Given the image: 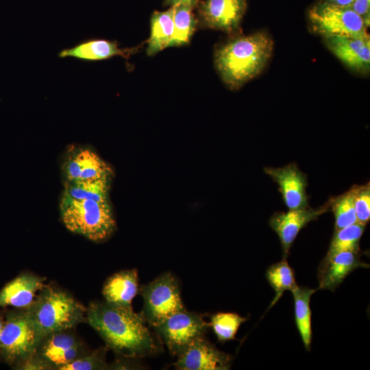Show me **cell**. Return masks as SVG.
<instances>
[{
  "label": "cell",
  "instance_id": "cell-1",
  "mask_svg": "<svg viewBox=\"0 0 370 370\" xmlns=\"http://www.w3.org/2000/svg\"><path fill=\"white\" fill-rule=\"evenodd\" d=\"M86 316V323L99 334L106 347L121 356L136 359L160 351L143 315L132 307L91 302Z\"/></svg>",
  "mask_w": 370,
  "mask_h": 370
},
{
  "label": "cell",
  "instance_id": "cell-2",
  "mask_svg": "<svg viewBox=\"0 0 370 370\" xmlns=\"http://www.w3.org/2000/svg\"><path fill=\"white\" fill-rule=\"evenodd\" d=\"M273 50V41L265 32L238 36L215 51V67L223 82L237 89L262 73Z\"/></svg>",
  "mask_w": 370,
  "mask_h": 370
},
{
  "label": "cell",
  "instance_id": "cell-3",
  "mask_svg": "<svg viewBox=\"0 0 370 370\" xmlns=\"http://www.w3.org/2000/svg\"><path fill=\"white\" fill-rule=\"evenodd\" d=\"M41 338L86 323V307L66 291L45 285L25 308Z\"/></svg>",
  "mask_w": 370,
  "mask_h": 370
},
{
  "label": "cell",
  "instance_id": "cell-4",
  "mask_svg": "<svg viewBox=\"0 0 370 370\" xmlns=\"http://www.w3.org/2000/svg\"><path fill=\"white\" fill-rule=\"evenodd\" d=\"M60 212L68 230L95 243L108 240L116 228L109 201L77 199L62 195Z\"/></svg>",
  "mask_w": 370,
  "mask_h": 370
},
{
  "label": "cell",
  "instance_id": "cell-5",
  "mask_svg": "<svg viewBox=\"0 0 370 370\" xmlns=\"http://www.w3.org/2000/svg\"><path fill=\"white\" fill-rule=\"evenodd\" d=\"M26 309L8 313L0 338V353L15 366L33 356L41 340Z\"/></svg>",
  "mask_w": 370,
  "mask_h": 370
},
{
  "label": "cell",
  "instance_id": "cell-6",
  "mask_svg": "<svg viewBox=\"0 0 370 370\" xmlns=\"http://www.w3.org/2000/svg\"><path fill=\"white\" fill-rule=\"evenodd\" d=\"M138 293L144 300L140 313L145 323L153 327L185 308L177 281L169 272L164 273L154 280L140 286Z\"/></svg>",
  "mask_w": 370,
  "mask_h": 370
},
{
  "label": "cell",
  "instance_id": "cell-7",
  "mask_svg": "<svg viewBox=\"0 0 370 370\" xmlns=\"http://www.w3.org/2000/svg\"><path fill=\"white\" fill-rule=\"evenodd\" d=\"M308 18L312 29L323 37H369L364 20L350 7L321 1L309 10Z\"/></svg>",
  "mask_w": 370,
  "mask_h": 370
},
{
  "label": "cell",
  "instance_id": "cell-8",
  "mask_svg": "<svg viewBox=\"0 0 370 370\" xmlns=\"http://www.w3.org/2000/svg\"><path fill=\"white\" fill-rule=\"evenodd\" d=\"M210 327L201 314L184 308L153 328L169 352L179 356L193 341L204 336Z\"/></svg>",
  "mask_w": 370,
  "mask_h": 370
},
{
  "label": "cell",
  "instance_id": "cell-9",
  "mask_svg": "<svg viewBox=\"0 0 370 370\" xmlns=\"http://www.w3.org/2000/svg\"><path fill=\"white\" fill-rule=\"evenodd\" d=\"M195 7L201 26L232 34L239 29L247 0L198 1Z\"/></svg>",
  "mask_w": 370,
  "mask_h": 370
},
{
  "label": "cell",
  "instance_id": "cell-10",
  "mask_svg": "<svg viewBox=\"0 0 370 370\" xmlns=\"http://www.w3.org/2000/svg\"><path fill=\"white\" fill-rule=\"evenodd\" d=\"M87 353L81 342L68 330L44 336L35 355L49 367V370H59L61 367Z\"/></svg>",
  "mask_w": 370,
  "mask_h": 370
},
{
  "label": "cell",
  "instance_id": "cell-11",
  "mask_svg": "<svg viewBox=\"0 0 370 370\" xmlns=\"http://www.w3.org/2000/svg\"><path fill=\"white\" fill-rule=\"evenodd\" d=\"M65 182L111 178L110 166L97 153L86 147L68 149L62 166Z\"/></svg>",
  "mask_w": 370,
  "mask_h": 370
},
{
  "label": "cell",
  "instance_id": "cell-12",
  "mask_svg": "<svg viewBox=\"0 0 370 370\" xmlns=\"http://www.w3.org/2000/svg\"><path fill=\"white\" fill-rule=\"evenodd\" d=\"M174 366L180 370H227L231 366V356L203 336L193 341L177 356Z\"/></svg>",
  "mask_w": 370,
  "mask_h": 370
},
{
  "label": "cell",
  "instance_id": "cell-13",
  "mask_svg": "<svg viewBox=\"0 0 370 370\" xmlns=\"http://www.w3.org/2000/svg\"><path fill=\"white\" fill-rule=\"evenodd\" d=\"M329 204L319 208H304L288 210L287 212H276L270 219L269 225L278 234L286 259L299 231L310 222L328 211Z\"/></svg>",
  "mask_w": 370,
  "mask_h": 370
},
{
  "label": "cell",
  "instance_id": "cell-14",
  "mask_svg": "<svg viewBox=\"0 0 370 370\" xmlns=\"http://www.w3.org/2000/svg\"><path fill=\"white\" fill-rule=\"evenodd\" d=\"M264 173L276 182L288 210L308 207L306 176L295 164L281 168L265 167Z\"/></svg>",
  "mask_w": 370,
  "mask_h": 370
},
{
  "label": "cell",
  "instance_id": "cell-15",
  "mask_svg": "<svg viewBox=\"0 0 370 370\" xmlns=\"http://www.w3.org/2000/svg\"><path fill=\"white\" fill-rule=\"evenodd\" d=\"M329 50L349 69L367 74L370 69V40L341 36L324 37Z\"/></svg>",
  "mask_w": 370,
  "mask_h": 370
},
{
  "label": "cell",
  "instance_id": "cell-16",
  "mask_svg": "<svg viewBox=\"0 0 370 370\" xmlns=\"http://www.w3.org/2000/svg\"><path fill=\"white\" fill-rule=\"evenodd\" d=\"M369 267L359 258L358 253L346 251L326 255L318 269L319 288L334 291L353 271Z\"/></svg>",
  "mask_w": 370,
  "mask_h": 370
},
{
  "label": "cell",
  "instance_id": "cell-17",
  "mask_svg": "<svg viewBox=\"0 0 370 370\" xmlns=\"http://www.w3.org/2000/svg\"><path fill=\"white\" fill-rule=\"evenodd\" d=\"M45 278L32 273L19 275L0 291V307L27 308L45 285Z\"/></svg>",
  "mask_w": 370,
  "mask_h": 370
},
{
  "label": "cell",
  "instance_id": "cell-18",
  "mask_svg": "<svg viewBox=\"0 0 370 370\" xmlns=\"http://www.w3.org/2000/svg\"><path fill=\"white\" fill-rule=\"evenodd\" d=\"M137 51L136 48L121 49L116 40L89 39L62 50L60 58H74L84 61H97L120 56L128 58Z\"/></svg>",
  "mask_w": 370,
  "mask_h": 370
},
{
  "label": "cell",
  "instance_id": "cell-19",
  "mask_svg": "<svg viewBox=\"0 0 370 370\" xmlns=\"http://www.w3.org/2000/svg\"><path fill=\"white\" fill-rule=\"evenodd\" d=\"M139 289L137 269H126L115 273L106 280L102 294L106 301L110 304L132 307V301Z\"/></svg>",
  "mask_w": 370,
  "mask_h": 370
},
{
  "label": "cell",
  "instance_id": "cell-20",
  "mask_svg": "<svg viewBox=\"0 0 370 370\" xmlns=\"http://www.w3.org/2000/svg\"><path fill=\"white\" fill-rule=\"evenodd\" d=\"M174 7L166 11H155L151 17V34L147 40V54L154 56L169 47L174 29Z\"/></svg>",
  "mask_w": 370,
  "mask_h": 370
},
{
  "label": "cell",
  "instance_id": "cell-21",
  "mask_svg": "<svg viewBox=\"0 0 370 370\" xmlns=\"http://www.w3.org/2000/svg\"><path fill=\"white\" fill-rule=\"evenodd\" d=\"M317 289L300 287L297 285L291 291L294 299L296 325L307 350L310 349L312 341L310 301L312 295Z\"/></svg>",
  "mask_w": 370,
  "mask_h": 370
},
{
  "label": "cell",
  "instance_id": "cell-22",
  "mask_svg": "<svg viewBox=\"0 0 370 370\" xmlns=\"http://www.w3.org/2000/svg\"><path fill=\"white\" fill-rule=\"evenodd\" d=\"M111 178L64 182L63 195L77 199L109 201Z\"/></svg>",
  "mask_w": 370,
  "mask_h": 370
},
{
  "label": "cell",
  "instance_id": "cell-23",
  "mask_svg": "<svg viewBox=\"0 0 370 370\" xmlns=\"http://www.w3.org/2000/svg\"><path fill=\"white\" fill-rule=\"evenodd\" d=\"M173 7L174 29L169 47H181L189 43L198 21L193 12L195 7L185 3H179Z\"/></svg>",
  "mask_w": 370,
  "mask_h": 370
},
{
  "label": "cell",
  "instance_id": "cell-24",
  "mask_svg": "<svg viewBox=\"0 0 370 370\" xmlns=\"http://www.w3.org/2000/svg\"><path fill=\"white\" fill-rule=\"evenodd\" d=\"M266 278L275 292V296L269 308L280 299L285 291H291L297 286L293 271L286 260L284 258L282 261L272 264L267 269Z\"/></svg>",
  "mask_w": 370,
  "mask_h": 370
},
{
  "label": "cell",
  "instance_id": "cell-25",
  "mask_svg": "<svg viewBox=\"0 0 370 370\" xmlns=\"http://www.w3.org/2000/svg\"><path fill=\"white\" fill-rule=\"evenodd\" d=\"M365 227V225L356 223L335 230L326 255L346 251L359 253V243Z\"/></svg>",
  "mask_w": 370,
  "mask_h": 370
},
{
  "label": "cell",
  "instance_id": "cell-26",
  "mask_svg": "<svg viewBox=\"0 0 370 370\" xmlns=\"http://www.w3.org/2000/svg\"><path fill=\"white\" fill-rule=\"evenodd\" d=\"M354 186L328 202L335 217V230L358 223L354 208Z\"/></svg>",
  "mask_w": 370,
  "mask_h": 370
},
{
  "label": "cell",
  "instance_id": "cell-27",
  "mask_svg": "<svg viewBox=\"0 0 370 370\" xmlns=\"http://www.w3.org/2000/svg\"><path fill=\"white\" fill-rule=\"evenodd\" d=\"M210 319V326L217 339L222 343L235 339L240 325L247 319V317L232 312L215 313Z\"/></svg>",
  "mask_w": 370,
  "mask_h": 370
},
{
  "label": "cell",
  "instance_id": "cell-28",
  "mask_svg": "<svg viewBox=\"0 0 370 370\" xmlns=\"http://www.w3.org/2000/svg\"><path fill=\"white\" fill-rule=\"evenodd\" d=\"M107 347H101L93 352L75 359L71 362L64 365L59 370H103L108 369V365L106 362Z\"/></svg>",
  "mask_w": 370,
  "mask_h": 370
},
{
  "label": "cell",
  "instance_id": "cell-29",
  "mask_svg": "<svg viewBox=\"0 0 370 370\" xmlns=\"http://www.w3.org/2000/svg\"><path fill=\"white\" fill-rule=\"evenodd\" d=\"M354 208L357 222L365 226L370 219L369 183L363 186H354Z\"/></svg>",
  "mask_w": 370,
  "mask_h": 370
},
{
  "label": "cell",
  "instance_id": "cell-30",
  "mask_svg": "<svg viewBox=\"0 0 370 370\" xmlns=\"http://www.w3.org/2000/svg\"><path fill=\"white\" fill-rule=\"evenodd\" d=\"M350 8L362 18L369 27L370 21V0H354Z\"/></svg>",
  "mask_w": 370,
  "mask_h": 370
},
{
  "label": "cell",
  "instance_id": "cell-31",
  "mask_svg": "<svg viewBox=\"0 0 370 370\" xmlns=\"http://www.w3.org/2000/svg\"><path fill=\"white\" fill-rule=\"evenodd\" d=\"M21 370H49V367L35 354L15 366Z\"/></svg>",
  "mask_w": 370,
  "mask_h": 370
},
{
  "label": "cell",
  "instance_id": "cell-32",
  "mask_svg": "<svg viewBox=\"0 0 370 370\" xmlns=\"http://www.w3.org/2000/svg\"><path fill=\"white\" fill-rule=\"evenodd\" d=\"M198 1L199 0H164V5L171 7L179 3H185L195 7Z\"/></svg>",
  "mask_w": 370,
  "mask_h": 370
},
{
  "label": "cell",
  "instance_id": "cell-33",
  "mask_svg": "<svg viewBox=\"0 0 370 370\" xmlns=\"http://www.w3.org/2000/svg\"><path fill=\"white\" fill-rule=\"evenodd\" d=\"M353 1L354 0H322L323 2L342 7H350Z\"/></svg>",
  "mask_w": 370,
  "mask_h": 370
},
{
  "label": "cell",
  "instance_id": "cell-34",
  "mask_svg": "<svg viewBox=\"0 0 370 370\" xmlns=\"http://www.w3.org/2000/svg\"><path fill=\"white\" fill-rule=\"evenodd\" d=\"M4 320L0 316V338H1V333L3 328Z\"/></svg>",
  "mask_w": 370,
  "mask_h": 370
}]
</instances>
